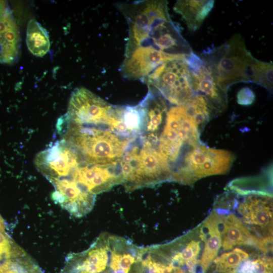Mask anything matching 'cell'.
<instances>
[{
  "instance_id": "obj_1",
  "label": "cell",
  "mask_w": 273,
  "mask_h": 273,
  "mask_svg": "<svg viewBox=\"0 0 273 273\" xmlns=\"http://www.w3.org/2000/svg\"><path fill=\"white\" fill-rule=\"evenodd\" d=\"M128 26L125 56L139 47H150L174 56L193 51L170 19L166 1H139L120 4Z\"/></svg>"
},
{
  "instance_id": "obj_2",
  "label": "cell",
  "mask_w": 273,
  "mask_h": 273,
  "mask_svg": "<svg viewBox=\"0 0 273 273\" xmlns=\"http://www.w3.org/2000/svg\"><path fill=\"white\" fill-rule=\"evenodd\" d=\"M200 58L226 93L230 86L240 82H252L272 90V63L254 58L240 34L219 47L208 48Z\"/></svg>"
},
{
  "instance_id": "obj_3",
  "label": "cell",
  "mask_w": 273,
  "mask_h": 273,
  "mask_svg": "<svg viewBox=\"0 0 273 273\" xmlns=\"http://www.w3.org/2000/svg\"><path fill=\"white\" fill-rule=\"evenodd\" d=\"M56 127L61 139L72 145L87 164H115L132 140L121 137L109 128L80 126L67 121L62 116Z\"/></svg>"
},
{
  "instance_id": "obj_4",
  "label": "cell",
  "mask_w": 273,
  "mask_h": 273,
  "mask_svg": "<svg viewBox=\"0 0 273 273\" xmlns=\"http://www.w3.org/2000/svg\"><path fill=\"white\" fill-rule=\"evenodd\" d=\"M199 131L183 105L173 107L167 112L157 151L170 165L185 151L199 145Z\"/></svg>"
},
{
  "instance_id": "obj_5",
  "label": "cell",
  "mask_w": 273,
  "mask_h": 273,
  "mask_svg": "<svg viewBox=\"0 0 273 273\" xmlns=\"http://www.w3.org/2000/svg\"><path fill=\"white\" fill-rule=\"evenodd\" d=\"M234 160L235 156L230 151L199 144L184 154L172 172L171 180L192 185L204 177L227 173Z\"/></svg>"
},
{
  "instance_id": "obj_6",
  "label": "cell",
  "mask_w": 273,
  "mask_h": 273,
  "mask_svg": "<svg viewBox=\"0 0 273 273\" xmlns=\"http://www.w3.org/2000/svg\"><path fill=\"white\" fill-rule=\"evenodd\" d=\"M186 57L167 61L143 82L155 88L165 100L176 106L186 103L194 94L191 69Z\"/></svg>"
},
{
  "instance_id": "obj_7",
  "label": "cell",
  "mask_w": 273,
  "mask_h": 273,
  "mask_svg": "<svg viewBox=\"0 0 273 273\" xmlns=\"http://www.w3.org/2000/svg\"><path fill=\"white\" fill-rule=\"evenodd\" d=\"M83 163H85L77 149L63 139L39 152L34 158L36 168L51 183L70 178Z\"/></svg>"
},
{
  "instance_id": "obj_8",
  "label": "cell",
  "mask_w": 273,
  "mask_h": 273,
  "mask_svg": "<svg viewBox=\"0 0 273 273\" xmlns=\"http://www.w3.org/2000/svg\"><path fill=\"white\" fill-rule=\"evenodd\" d=\"M113 106L88 89L76 88L71 94L66 113L68 122L83 126L109 127Z\"/></svg>"
},
{
  "instance_id": "obj_9",
  "label": "cell",
  "mask_w": 273,
  "mask_h": 273,
  "mask_svg": "<svg viewBox=\"0 0 273 273\" xmlns=\"http://www.w3.org/2000/svg\"><path fill=\"white\" fill-rule=\"evenodd\" d=\"M241 219L258 240L272 237V200L270 195L252 193L245 197L238 207Z\"/></svg>"
},
{
  "instance_id": "obj_10",
  "label": "cell",
  "mask_w": 273,
  "mask_h": 273,
  "mask_svg": "<svg viewBox=\"0 0 273 273\" xmlns=\"http://www.w3.org/2000/svg\"><path fill=\"white\" fill-rule=\"evenodd\" d=\"M191 69L194 94L203 96L216 113L226 107V93L217 84L212 73L202 59L195 53L187 59Z\"/></svg>"
},
{
  "instance_id": "obj_11",
  "label": "cell",
  "mask_w": 273,
  "mask_h": 273,
  "mask_svg": "<svg viewBox=\"0 0 273 273\" xmlns=\"http://www.w3.org/2000/svg\"><path fill=\"white\" fill-rule=\"evenodd\" d=\"M111 248L104 234L85 251L71 254L60 273H102L109 265Z\"/></svg>"
},
{
  "instance_id": "obj_12",
  "label": "cell",
  "mask_w": 273,
  "mask_h": 273,
  "mask_svg": "<svg viewBox=\"0 0 273 273\" xmlns=\"http://www.w3.org/2000/svg\"><path fill=\"white\" fill-rule=\"evenodd\" d=\"M70 179L95 195L123 183L117 162L109 165L83 163L76 169Z\"/></svg>"
},
{
  "instance_id": "obj_13",
  "label": "cell",
  "mask_w": 273,
  "mask_h": 273,
  "mask_svg": "<svg viewBox=\"0 0 273 273\" xmlns=\"http://www.w3.org/2000/svg\"><path fill=\"white\" fill-rule=\"evenodd\" d=\"M51 184L55 189L52 199L70 214L81 217L92 209L96 195L87 192L75 181L62 179Z\"/></svg>"
},
{
  "instance_id": "obj_14",
  "label": "cell",
  "mask_w": 273,
  "mask_h": 273,
  "mask_svg": "<svg viewBox=\"0 0 273 273\" xmlns=\"http://www.w3.org/2000/svg\"><path fill=\"white\" fill-rule=\"evenodd\" d=\"M184 57L185 56H171L150 47H139L125 56L120 66V71L127 79L143 81L167 61Z\"/></svg>"
},
{
  "instance_id": "obj_15",
  "label": "cell",
  "mask_w": 273,
  "mask_h": 273,
  "mask_svg": "<svg viewBox=\"0 0 273 273\" xmlns=\"http://www.w3.org/2000/svg\"><path fill=\"white\" fill-rule=\"evenodd\" d=\"M172 173L170 164L144 141L138 157L136 188L171 180Z\"/></svg>"
},
{
  "instance_id": "obj_16",
  "label": "cell",
  "mask_w": 273,
  "mask_h": 273,
  "mask_svg": "<svg viewBox=\"0 0 273 273\" xmlns=\"http://www.w3.org/2000/svg\"><path fill=\"white\" fill-rule=\"evenodd\" d=\"M146 123V112L140 103L135 106H113L108 122L113 132L128 139L143 133Z\"/></svg>"
},
{
  "instance_id": "obj_17",
  "label": "cell",
  "mask_w": 273,
  "mask_h": 273,
  "mask_svg": "<svg viewBox=\"0 0 273 273\" xmlns=\"http://www.w3.org/2000/svg\"><path fill=\"white\" fill-rule=\"evenodd\" d=\"M21 37L8 3L0 1V63L13 64L20 55Z\"/></svg>"
},
{
  "instance_id": "obj_18",
  "label": "cell",
  "mask_w": 273,
  "mask_h": 273,
  "mask_svg": "<svg viewBox=\"0 0 273 273\" xmlns=\"http://www.w3.org/2000/svg\"><path fill=\"white\" fill-rule=\"evenodd\" d=\"M146 112V123L144 141L153 147L158 142L159 135L165 125L167 108L166 102L159 93L153 87L149 86L148 93L141 103Z\"/></svg>"
},
{
  "instance_id": "obj_19",
  "label": "cell",
  "mask_w": 273,
  "mask_h": 273,
  "mask_svg": "<svg viewBox=\"0 0 273 273\" xmlns=\"http://www.w3.org/2000/svg\"><path fill=\"white\" fill-rule=\"evenodd\" d=\"M223 214L214 211L203 221L199 231V237L204 243L200 260L203 273H205L217 257L221 247V226Z\"/></svg>"
},
{
  "instance_id": "obj_20",
  "label": "cell",
  "mask_w": 273,
  "mask_h": 273,
  "mask_svg": "<svg viewBox=\"0 0 273 273\" xmlns=\"http://www.w3.org/2000/svg\"><path fill=\"white\" fill-rule=\"evenodd\" d=\"M258 240L236 215H223L221 227V246L223 250L238 245L257 246Z\"/></svg>"
},
{
  "instance_id": "obj_21",
  "label": "cell",
  "mask_w": 273,
  "mask_h": 273,
  "mask_svg": "<svg viewBox=\"0 0 273 273\" xmlns=\"http://www.w3.org/2000/svg\"><path fill=\"white\" fill-rule=\"evenodd\" d=\"M213 0L177 1L174 10L180 15L188 28L192 31L197 30L213 8Z\"/></svg>"
},
{
  "instance_id": "obj_22",
  "label": "cell",
  "mask_w": 273,
  "mask_h": 273,
  "mask_svg": "<svg viewBox=\"0 0 273 273\" xmlns=\"http://www.w3.org/2000/svg\"><path fill=\"white\" fill-rule=\"evenodd\" d=\"M26 41L29 51L36 57L44 56L51 46L48 31L35 19L30 20L28 23Z\"/></svg>"
},
{
  "instance_id": "obj_23",
  "label": "cell",
  "mask_w": 273,
  "mask_h": 273,
  "mask_svg": "<svg viewBox=\"0 0 273 273\" xmlns=\"http://www.w3.org/2000/svg\"><path fill=\"white\" fill-rule=\"evenodd\" d=\"M188 114L192 118L199 130L208 122L215 113L205 99L202 96L194 94L184 105Z\"/></svg>"
},
{
  "instance_id": "obj_24",
  "label": "cell",
  "mask_w": 273,
  "mask_h": 273,
  "mask_svg": "<svg viewBox=\"0 0 273 273\" xmlns=\"http://www.w3.org/2000/svg\"><path fill=\"white\" fill-rule=\"evenodd\" d=\"M255 95L249 87L242 88L238 93L237 100L239 104L243 105L251 104L254 100Z\"/></svg>"
},
{
  "instance_id": "obj_25",
  "label": "cell",
  "mask_w": 273,
  "mask_h": 273,
  "mask_svg": "<svg viewBox=\"0 0 273 273\" xmlns=\"http://www.w3.org/2000/svg\"><path fill=\"white\" fill-rule=\"evenodd\" d=\"M4 223H5V222L2 217L0 216V225Z\"/></svg>"
},
{
  "instance_id": "obj_26",
  "label": "cell",
  "mask_w": 273,
  "mask_h": 273,
  "mask_svg": "<svg viewBox=\"0 0 273 273\" xmlns=\"http://www.w3.org/2000/svg\"><path fill=\"white\" fill-rule=\"evenodd\" d=\"M1 129H0V135H1Z\"/></svg>"
}]
</instances>
